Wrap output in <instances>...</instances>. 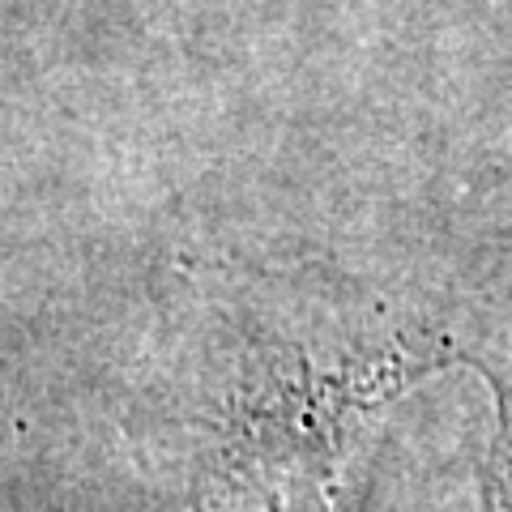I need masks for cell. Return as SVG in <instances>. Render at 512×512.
<instances>
[{
  "mask_svg": "<svg viewBox=\"0 0 512 512\" xmlns=\"http://www.w3.org/2000/svg\"><path fill=\"white\" fill-rule=\"evenodd\" d=\"M355 406L342 384H299L278 410L235 419L222 457L201 478L197 512H338L333 419Z\"/></svg>",
  "mask_w": 512,
  "mask_h": 512,
  "instance_id": "6da1fadb",
  "label": "cell"
},
{
  "mask_svg": "<svg viewBox=\"0 0 512 512\" xmlns=\"http://www.w3.org/2000/svg\"><path fill=\"white\" fill-rule=\"evenodd\" d=\"M483 512H512V380L500 384V436L491 444V478Z\"/></svg>",
  "mask_w": 512,
  "mask_h": 512,
  "instance_id": "7a4b0ae2",
  "label": "cell"
}]
</instances>
